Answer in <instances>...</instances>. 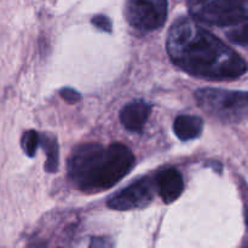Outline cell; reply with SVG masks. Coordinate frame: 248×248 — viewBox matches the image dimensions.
Listing matches in <instances>:
<instances>
[{
  "label": "cell",
  "mask_w": 248,
  "mask_h": 248,
  "mask_svg": "<svg viewBox=\"0 0 248 248\" xmlns=\"http://www.w3.org/2000/svg\"><path fill=\"white\" fill-rule=\"evenodd\" d=\"M21 145L23 152L28 155L29 157L35 156L36 150L40 147V135L36 131L31 130L23 133L21 140Z\"/></svg>",
  "instance_id": "obj_11"
},
{
  "label": "cell",
  "mask_w": 248,
  "mask_h": 248,
  "mask_svg": "<svg viewBox=\"0 0 248 248\" xmlns=\"http://www.w3.org/2000/svg\"><path fill=\"white\" fill-rule=\"evenodd\" d=\"M132 150L121 143L81 144L68 160V176L79 190L94 194L118 184L135 167Z\"/></svg>",
  "instance_id": "obj_2"
},
{
  "label": "cell",
  "mask_w": 248,
  "mask_h": 248,
  "mask_svg": "<svg viewBox=\"0 0 248 248\" xmlns=\"http://www.w3.org/2000/svg\"><path fill=\"white\" fill-rule=\"evenodd\" d=\"M154 186L165 203H172L182 195L184 181L181 171L176 167H165L157 172Z\"/></svg>",
  "instance_id": "obj_7"
},
{
  "label": "cell",
  "mask_w": 248,
  "mask_h": 248,
  "mask_svg": "<svg viewBox=\"0 0 248 248\" xmlns=\"http://www.w3.org/2000/svg\"><path fill=\"white\" fill-rule=\"evenodd\" d=\"M167 52L184 72L207 80H232L246 73V61L194 18H178L169 31Z\"/></svg>",
  "instance_id": "obj_1"
},
{
  "label": "cell",
  "mask_w": 248,
  "mask_h": 248,
  "mask_svg": "<svg viewBox=\"0 0 248 248\" xmlns=\"http://www.w3.org/2000/svg\"><path fill=\"white\" fill-rule=\"evenodd\" d=\"M203 128L202 119L195 115H179L173 123V131L181 140H191L201 135Z\"/></svg>",
  "instance_id": "obj_9"
},
{
  "label": "cell",
  "mask_w": 248,
  "mask_h": 248,
  "mask_svg": "<svg viewBox=\"0 0 248 248\" xmlns=\"http://www.w3.org/2000/svg\"><path fill=\"white\" fill-rule=\"evenodd\" d=\"M154 181L150 177H143L111 195L107 201V205L116 211L144 208L154 199Z\"/></svg>",
  "instance_id": "obj_6"
},
{
  "label": "cell",
  "mask_w": 248,
  "mask_h": 248,
  "mask_svg": "<svg viewBox=\"0 0 248 248\" xmlns=\"http://www.w3.org/2000/svg\"><path fill=\"white\" fill-rule=\"evenodd\" d=\"M92 24H93L96 28H98L99 31H106V33H111L113 31V27H111L110 19L108 18L104 15H98V16H94L93 18L91 19Z\"/></svg>",
  "instance_id": "obj_13"
},
{
  "label": "cell",
  "mask_w": 248,
  "mask_h": 248,
  "mask_svg": "<svg viewBox=\"0 0 248 248\" xmlns=\"http://www.w3.org/2000/svg\"><path fill=\"white\" fill-rule=\"evenodd\" d=\"M188 7L200 24L236 27L247 23V0H189Z\"/></svg>",
  "instance_id": "obj_4"
},
{
  "label": "cell",
  "mask_w": 248,
  "mask_h": 248,
  "mask_svg": "<svg viewBox=\"0 0 248 248\" xmlns=\"http://www.w3.org/2000/svg\"><path fill=\"white\" fill-rule=\"evenodd\" d=\"M40 147H43V149L46 153V164L44 166L45 171L53 173V172L57 171L58 161H60L57 140H56V138L50 137L47 135H40Z\"/></svg>",
  "instance_id": "obj_10"
},
{
  "label": "cell",
  "mask_w": 248,
  "mask_h": 248,
  "mask_svg": "<svg viewBox=\"0 0 248 248\" xmlns=\"http://www.w3.org/2000/svg\"><path fill=\"white\" fill-rule=\"evenodd\" d=\"M61 97L64 101H67L68 103H77L81 98L79 92L75 91L74 89H69V87H65V89L61 90Z\"/></svg>",
  "instance_id": "obj_14"
},
{
  "label": "cell",
  "mask_w": 248,
  "mask_h": 248,
  "mask_svg": "<svg viewBox=\"0 0 248 248\" xmlns=\"http://www.w3.org/2000/svg\"><path fill=\"white\" fill-rule=\"evenodd\" d=\"M228 39H230V41L237 44V45L246 47V45H247V23H242V24H240V26L234 27V29L228 33Z\"/></svg>",
  "instance_id": "obj_12"
},
{
  "label": "cell",
  "mask_w": 248,
  "mask_h": 248,
  "mask_svg": "<svg viewBox=\"0 0 248 248\" xmlns=\"http://www.w3.org/2000/svg\"><path fill=\"white\" fill-rule=\"evenodd\" d=\"M126 18L140 31H156L167 19V0H127Z\"/></svg>",
  "instance_id": "obj_5"
},
{
  "label": "cell",
  "mask_w": 248,
  "mask_h": 248,
  "mask_svg": "<svg viewBox=\"0 0 248 248\" xmlns=\"http://www.w3.org/2000/svg\"><path fill=\"white\" fill-rule=\"evenodd\" d=\"M152 113V106L143 99L130 102L120 111V121L124 127L132 133H140L144 130Z\"/></svg>",
  "instance_id": "obj_8"
},
{
  "label": "cell",
  "mask_w": 248,
  "mask_h": 248,
  "mask_svg": "<svg viewBox=\"0 0 248 248\" xmlns=\"http://www.w3.org/2000/svg\"><path fill=\"white\" fill-rule=\"evenodd\" d=\"M195 98L203 111L222 123L237 124L247 118V93L244 91L206 87L195 92Z\"/></svg>",
  "instance_id": "obj_3"
}]
</instances>
